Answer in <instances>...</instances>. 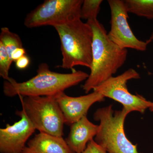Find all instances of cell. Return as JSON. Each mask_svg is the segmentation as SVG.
I'll return each mask as SVG.
<instances>
[{"mask_svg": "<svg viewBox=\"0 0 153 153\" xmlns=\"http://www.w3.org/2000/svg\"><path fill=\"white\" fill-rule=\"evenodd\" d=\"M93 33L92 62L90 73L82 86L88 93L116 73L126 60L127 49L114 43L108 36L103 25L97 19L88 21Z\"/></svg>", "mask_w": 153, "mask_h": 153, "instance_id": "6da1fadb", "label": "cell"}, {"mask_svg": "<svg viewBox=\"0 0 153 153\" xmlns=\"http://www.w3.org/2000/svg\"><path fill=\"white\" fill-rule=\"evenodd\" d=\"M88 76L86 72L74 69L71 73L54 72L47 63H41L37 74L27 81L18 82L13 78L10 81H5L3 91L9 97L54 96L86 80Z\"/></svg>", "mask_w": 153, "mask_h": 153, "instance_id": "7a4b0ae2", "label": "cell"}, {"mask_svg": "<svg viewBox=\"0 0 153 153\" xmlns=\"http://www.w3.org/2000/svg\"><path fill=\"white\" fill-rule=\"evenodd\" d=\"M54 27L61 44L63 58L60 67L73 70L74 66H80L91 69L93 33L90 25L79 19Z\"/></svg>", "mask_w": 153, "mask_h": 153, "instance_id": "3957f363", "label": "cell"}, {"mask_svg": "<svg viewBox=\"0 0 153 153\" xmlns=\"http://www.w3.org/2000/svg\"><path fill=\"white\" fill-rule=\"evenodd\" d=\"M128 113L123 108L114 111L112 105L98 108L94 119L99 122L94 141L107 153H138L137 146L126 136L124 123Z\"/></svg>", "mask_w": 153, "mask_h": 153, "instance_id": "277c9868", "label": "cell"}, {"mask_svg": "<svg viewBox=\"0 0 153 153\" xmlns=\"http://www.w3.org/2000/svg\"><path fill=\"white\" fill-rule=\"evenodd\" d=\"M19 97L22 111L36 130L55 136H63L65 120L54 96Z\"/></svg>", "mask_w": 153, "mask_h": 153, "instance_id": "5b68a950", "label": "cell"}, {"mask_svg": "<svg viewBox=\"0 0 153 153\" xmlns=\"http://www.w3.org/2000/svg\"><path fill=\"white\" fill-rule=\"evenodd\" d=\"M83 0H46L28 13L24 24L28 28L64 25L80 19Z\"/></svg>", "mask_w": 153, "mask_h": 153, "instance_id": "8992f818", "label": "cell"}, {"mask_svg": "<svg viewBox=\"0 0 153 153\" xmlns=\"http://www.w3.org/2000/svg\"><path fill=\"white\" fill-rule=\"evenodd\" d=\"M139 73L132 68L122 74L111 77L94 88L93 91L102 94L105 97L112 99L123 105V108L128 113L138 111L144 114L152 107L153 102L147 100L140 94L134 95L129 91L127 86L128 80L140 78Z\"/></svg>", "mask_w": 153, "mask_h": 153, "instance_id": "52a82bcc", "label": "cell"}, {"mask_svg": "<svg viewBox=\"0 0 153 153\" xmlns=\"http://www.w3.org/2000/svg\"><path fill=\"white\" fill-rule=\"evenodd\" d=\"M108 3L111 11V29L108 36L111 41L121 49L146 51L152 41H141L134 35L128 22V13L124 1L108 0Z\"/></svg>", "mask_w": 153, "mask_h": 153, "instance_id": "ba28073f", "label": "cell"}, {"mask_svg": "<svg viewBox=\"0 0 153 153\" xmlns=\"http://www.w3.org/2000/svg\"><path fill=\"white\" fill-rule=\"evenodd\" d=\"M16 113L21 120L12 125L8 124L5 128L0 129L1 153H22L26 143L36 131L33 123L22 110Z\"/></svg>", "mask_w": 153, "mask_h": 153, "instance_id": "9c48e42d", "label": "cell"}, {"mask_svg": "<svg viewBox=\"0 0 153 153\" xmlns=\"http://www.w3.org/2000/svg\"><path fill=\"white\" fill-rule=\"evenodd\" d=\"M54 97L63 113L65 124L68 126L87 116L91 105L96 102L104 101L105 98L101 94L94 91L89 94L76 97L66 95L64 91Z\"/></svg>", "mask_w": 153, "mask_h": 153, "instance_id": "30bf717a", "label": "cell"}, {"mask_svg": "<svg viewBox=\"0 0 153 153\" xmlns=\"http://www.w3.org/2000/svg\"><path fill=\"white\" fill-rule=\"evenodd\" d=\"M99 125L88 120L87 116L70 126V130L66 141L75 153H82L88 143L93 140L97 133Z\"/></svg>", "mask_w": 153, "mask_h": 153, "instance_id": "8fae6325", "label": "cell"}, {"mask_svg": "<svg viewBox=\"0 0 153 153\" xmlns=\"http://www.w3.org/2000/svg\"><path fill=\"white\" fill-rule=\"evenodd\" d=\"M22 153H75L63 137L40 132L28 142Z\"/></svg>", "mask_w": 153, "mask_h": 153, "instance_id": "7c38bea8", "label": "cell"}, {"mask_svg": "<svg viewBox=\"0 0 153 153\" xmlns=\"http://www.w3.org/2000/svg\"><path fill=\"white\" fill-rule=\"evenodd\" d=\"M124 2L128 13L153 19V0H125Z\"/></svg>", "mask_w": 153, "mask_h": 153, "instance_id": "4fadbf2b", "label": "cell"}, {"mask_svg": "<svg viewBox=\"0 0 153 153\" xmlns=\"http://www.w3.org/2000/svg\"><path fill=\"white\" fill-rule=\"evenodd\" d=\"M0 42H1L10 57L12 52L18 48H22L23 43L20 36L13 33L8 28L3 27L1 29Z\"/></svg>", "mask_w": 153, "mask_h": 153, "instance_id": "5bb4252c", "label": "cell"}, {"mask_svg": "<svg viewBox=\"0 0 153 153\" xmlns=\"http://www.w3.org/2000/svg\"><path fill=\"white\" fill-rule=\"evenodd\" d=\"M102 0H84L80 11V18L88 21L96 20Z\"/></svg>", "mask_w": 153, "mask_h": 153, "instance_id": "9a60e30c", "label": "cell"}, {"mask_svg": "<svg viewBox=\"0 0 153 153\" xmlns=\"http://www.w3.org/2000/svg\"><path fill=\"white\" fill-rule=\"evenodd\" d=\"M13 62L4 46L0 42V75L5 81H10L12 78L9 77V73Z\"/></svg>", "mask_w": 153, "mask_h": 153, "instance_id": "2e32d148", "label": "cell"}, {"mask_svg": "<svg viewBox=\"0 0 153 153\" xmlns=\"http://www.w3.org/2000/svg\"><path fill=\"white\" fill-rule=\"evenodd\" d=\"M82 153H107L94 140L88 143L85 150Z\"/></svg>", "mask_w": 153, "mask_h": 153, "instance_id": "e0dca14e", "label": "cell"}, {"mask_svg": "<svg viewBox=\"0 0 153 153\" xmlns=\"http://www.w3.org/2000/svg\"><path fill=\"white\" fill-rule=\"evenodd\" d=\"M16 66L20 70L27 68L30 63V59L27 55H25L16 61Z\"/></svg>", "mask_w": 153, "mask_h": 153, "instance_id": "ac0fdd59", "label": "cell"}, {"mask_svg": "<svg viewBox=\"0 0 153 153\" xmlns=\"http://www.w3.org/2000/svg\"><path fill=\"white\" fill-rule=\"evenodd\" d=\"M26 52L23 47L17 48L14 50L11 54L10 58L12 61L16 62L19 58L26 55Z\"/></svg>", "mask_w": 153, "mask_h": 153, "instance_id": "d6986e66", "label": "cell"}, {"mask_svg": "<svg viewBox=\"0 0 153 153\" xmlns=\"http://www.w3.org/2000/svg\"><path fill=\"white\" fill-rule=\"evenodd\" d=\"M150 39L152 40V41H153V32L152 33V35H151ZM149 110H150L151 111H153V106L152 107L149 108Z\"/></svg>", "mask_w": 153, "mask_h": 153, "instance_id": "ffe728a7", "label": "cell"}]
</instances>
